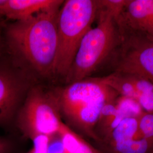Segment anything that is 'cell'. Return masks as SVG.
<instances>
[{
  "label": "cell",
  "instance_id": "cell-1",
  "mask_svg": "<svg viewBox=\"0 0 153 153\" xmlns=\"http://www.w3.org/2000/svg\"><path fill=\"white\" fill-rule=\"evenodd\" d=\"M61 5L4 25L6 54L16 66L23 70L25 66L42 76L55 74L57 17Z\"/></svg>",
  "mask_w": 153,
  "mask_h": 153
},
{
  "label": "cell",
  "instance_id": "cell-2",
  "mask_svg": "<svg viewBox=\"0 0 153 153\" xmlns=\"http://www.w3.org/2000/svg\"><path fill=\"white\" fill-rule=\"evenodd\" d=\"M53 93L64 123L91 143L104 105L119 95L98 77L72 82Z\"/></svg>",
  "mask_w": 153,
  "mask_h": 153
},
{
  "label": "cell",
  "instance_id": "cell-3",
  "mask_svg": "<svg viewBox=\"0 0 153 153\" xmlns=\"http://www.w3.org/2000/svg\"><path fill=\"white\" fill-rule=\"evenodd\" d=\"M97 19V25L86 33L76 51L65 76L68 84L89 77L109 60L120 44L122 33L117 18L100 5Z\"/></svg>",
  "mask_w": 153,
  "mask_h": 153
},
{
  "label": "cell",
  "instance_id": "cell-4",
  "mask_svg": "<svg viewBox=\"0 0 153 153\" xmlns=\"http://www.w3.org/2000/svg\"><path fill=\"white\" fill-rule=\"evenodd\" d=\"M99 8V0L64 1L57 17L58 49L55 74L65 77L82 39L97 18Z\"/></svg>",
  "mask_w": 153,
  "mask_h": 153
},
{
  "label": "cell",
  "instance_id": "cell-5",
  "mask_svg": "<svg viewBox=\"0 0 153 153\" xmlns=\"http://www.w3.org/2000/svg\"><path fill=\"white\" fill-rule=\"evenodd\" d=\"M64 123L53 91L38 86L28 90L14 126L23 137L33 141L57 135Z\"/></svg>",
  "mask_w": 153,
  "mask_h": 153
},
{
  "label": "cell",
  "instance_id": "cell-6",
  "mask_svg": "<svg viewBox=\"0 0 153 153\" xmlns=\"http://www.w3.org/2000/svg\"><path fill=\"white\" fill-rule=\"evenodd\" d=\"M120 29V44L109 60L113 71L136 74L153 83V41L145 33Z\"/></svg>",
  "mask_w": 153,
  "mask_h": 153
},
{
  "label": "cell",
  "instance_id": "cell-7",
  "mask_svg": "<svg viewBox=\"0 0 153 153\" xmlns=\"http://www.w3.org/2000/svg\"><path fill=\"white\" fill-rule=\"evenodd\" d=\"M25 70L7 55L0 57V126H14L18 111L30 88Z\"/></svg>",
  "mask_w": 153,
  "mask_h": 153
},
{
  "label": "cell",
  "instance_id": "cell-8",
  "mask_svg": "<svg viewBox=\"0 0 153 153\" xmlns=\"http://www.w3.org/2000/svg\"><path fill=\"white\" fill-rule=\"evenodd\" d=\"M138 117L124 118L92 144L99 153H151L153 146L139 131Z\"/></svg>",
  "mask_w": 153,
  "mask_h": 153
},
{
  "label": "cell",
  "instance_id": "cell-9",
  "mask_svg": "<svg viewBox=\"0 0 153 153\" xmlns=\"http://www.w3.org/2000/svg\"><path fill=\"white\" fill-rule=\"evenodd\" d=\"M98 78L119 95L135 100L143 111H153V83L136 74L120 71Z\"/></svg>",
  "mask_w": 153,
  "mask_h": 153
},
{
  "label": "cell",
  "instance_id": "cell-10",
  "mask_svg": "<svg viewBox=\"0 0 153 153\" xmlns=\"http://www.w3.org/2000/svg\"><path fill=\"white\" fill-rule=\"evenodd\" d=\"M119 26L142 33L153 30V0H128L117 19Z\"/></svg>",
  "mask_w": 153,
  "mask_h": 153
},
{
  "label": "cell",
  "instance_id": "cell-11",
  "mask_svg": "<svg viewBox=\"0 0 153 153\" xmlns=\"http://www.w3.org/2000/svg\"><path fill=\"white\" fill-rule=\"evenodd\" d=\"M63 2L61 0H0V19L13 22L25 20Z\"/></svg>",
  "mask_w": 153,
  "mask_h": 153
},
{
  "label": "cell",
  "instance_id": "cell-12",
  "mask_svg": "<svg viewBox=\"0 0 153 153\" xmlns=\"http://www.w3.org/2000/svg\"><path fill=\"white\" fill-rule=\"evenodd\" d=\"M58 136L64 153H99L91 142L65 123L58 133Z\"/></svg>",
  "mask_w": 153,
  "mask_h": 153
},
{
  "label": "cell",
  "instance_id": "cell-13",
  "mask_svg": "<svg viewBox=\"0 0 153 153\" xmlns=\"http://www.w3.org/2000/svg\"><path fill=\"white\" fill-rule=\"evenodd\" d=\"M138 126L141 136L152 145L153 149V111H143L138 118Z\"/></svg>",
  "mask_w": 153,
  "mask_h": 153
},
{
  "label": "cell",
  "instance_id": "cell-14",
  "mask_svg": "<svg viewBox=\"0 0 153 153\" xmlns=\"http://www.w3.org/2000/svg\"><path fill=\"white\" fill-rule=\"evenodd\" d=\"M16 149L17 142L15 138L0 136V153H15Z\"/></svg>",
  "mask_w": 153,
  "mask_h": 153
},
{
  "label": "cell",
  "instance_id": "cell-15",
  "mask_svg": "<svg viewBox=\"0 0 153 153\" xmlns=\"http://www.w3.org/2000/svg\"><path fill=\"white\" fill-rule=\"evenodd\" d=\"M5 54L4 39V25L0 22V57Z\"/></svg>",
  "mask_w": 153,
  "mask_h": 153
},
{
  "label": "cell",
  "instance_id": "cell-16",
  "mask_svg": "<svg viewBox=\"0 0 153 153\" xmlns=\"http://www.w3.org/2000/svg\"><path fill=\"white\" fill-rule=\"evenodd\" d=\"M145 34H146L148 37L153 42V30H152V31H150V32L145 33Z\"/></svg>",
  "mask_w": 153,
  "mask_h": 153
}]
</instances>
